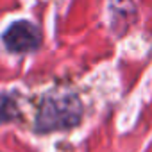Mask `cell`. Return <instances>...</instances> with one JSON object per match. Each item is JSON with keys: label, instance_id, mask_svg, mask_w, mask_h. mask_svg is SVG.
<instances>
[{"label": "cell", "instance_id": "obj_1", "mask_svg": "<svg viewBox=\"0 0 152 152\" xmlns=\"http://www.w3.org/2000/svg\"><path fill=\"white\" fill-rule=\"evenodd\" d=\"M83 120V104L77 95H56L41 102L36 116L38 132H54L77 127Z\"/></svg>", "mask_w": 152, "mask_h": 152}, {"label": "cell", "instance_id": "obj_2", "mask_svg": "<svg viewBox=\"0 0 152 152\" xmlns=\"http://www.w3.org/2000/svg\"><path fill=\"white\" fill-rule=\"evenodd\" d=\"M2 41L9 52L25 54V52H32V50L39 48L41 32L34 23H31L27 20H20L7 27V31L2 36Z\"/></svg>", "mask_w": 152, "mask_h": 152}, {"label": "cell", "instance_id": "obj_3", "mask_svg": "<svg viewBox=\"0 0 152 152\" xmlns=\"http://www.w3.org/2000/svg\"><path fill=\"white\" fill-rule=\"evenodd\" d=\"M18 116L16 102L9 95H0V122H11Z\"/></svg>", "mask_w": 152, "mask_h": 152}]
</instances>
